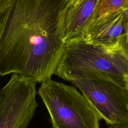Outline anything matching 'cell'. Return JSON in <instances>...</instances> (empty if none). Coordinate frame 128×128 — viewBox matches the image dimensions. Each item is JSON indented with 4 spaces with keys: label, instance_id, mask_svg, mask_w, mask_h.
Here are the masks:
<instances>
[{
    "label": "cell",
    "instance_id": "1",
    "mask_svg": "<svg viewBox=\"0 0 128 128\" xmlns=\"http://www.w3.org/2000/svg\"><path fill=\"white\" fill-rule=\"evenodd\" d=\"M66 0H14L0 16V76L51 79L64 41L60 32Z\"/></svg>",
    "mask_w": 128,
    "mask_h": 128
},
{
    "label": "cell",
    "instance_id": "2",
    "mask_svg": "<svg viewBox=\"0 0 128 128\" xmlns=\"http://www.w3.org/2000/svg\"><path fill=\"white\" fill-rule=\"evenodd\" d=\"M40 84L38 94L53 128H99L98 114L74 86L51 79Z\"/></svg>",
    "mask_w": 128,
    "mask_h": 128
},
{
    "label": "cell",
    "instance_id": "3",
    "mask_svg": "<svg viewBox=\"0 0 128 128\" xmlns=\"http://www.w3.org/2000/svg\"><path fill=\"white\" fill-rule=\"evenodd\" d=\"M108 124L128 123L126 81L99 72L80 74L70 81Z\"/></svg>",
    "mask_w": 128,
    "mask_h": 128
},
{
    "label": "cell",
    "instance_id": "4",
    "mask_svg": "<svg viewBox=\"0 0 128 128\" xmlns=\"http://www.w3.org/2000/svg\"><path fill=\"white\" fill-rule=\"evenodd\" d=\"M93 71L125 80L112 48L108 49L95 44L82 36L64 41L54 74L70 82L80 74Z\"/></svg>",
    "mask_w": 128,
    "mask_h": 128
},
{
    "label": "cell",
    "instance_id": "5",
    "mask_svg": "<svg viewBox=\"0 0 128 128\" xmlns=\"http://www.w3.org/2000/svg\"><path fill=\"white\" fill-rule=\"evenodd\" d=\"M36 82L14 74L0 90V128H28L38 106Z\"/></svg>",
    "mask_w": 128,
    "mask_h": 128
},
{
    "label": "cell",
    "instance_id": "6",
    "mask_svg": "<svg viewBox=\"0 0 128 128\" xmlns=\"http://www.w3.org/2000/svg\"><path fill=\"white\" fill-rule=\"evenodd\" d=\"M126 28L124 10L119 9L93 20L80 36L89 42L109 49L118 45Z\"/></svg>",
    "mask_w": 128,
    "mask_h": 128
},
{
    "label": "cell",
    "instance_id": "7",
    "mask_svg": "<svg viewBox=\"0 0 128 128\" xmlns=\"http://www.w3.org/2000/svg\"><path fill=\"white\" fill-rule=\"evenodd\" d=\"M100 0H80L74 6H66L60 20L62 39L80 36L94 18Z\"/></svg>",
    "mask_w": 128,
    "mask_h": 128
},
{
    "label": "cell",
    "instance_id": "8",
    "mask_svg": "<svg viewBox=\"0 0 128 128\" xmlns=\"http://www.w3.org/2000/svg\"><path fill=\"white\" fill-rule=\"evenodd\" d=\"M128 6V0H100L93 20L108 12L124 9Z\"/></svg>",
    "mask_w": 128,
    "mask_h": 128
},
{
    "label": "cell",
    "instance_id": "9",
    "mask_svg": "<svg viewBox=\"0 0 128 128\" xmlns=\"http://www.w3.org/2000/svg\"><path fill=\"white\" fill-rule=\"evenodd\" d=\"M116 54L120 68L124 74L125 80L128 81V57L119 46L116 49Z\"/></svg>",
    "mask_w": 128,
    "mask_h": 128
},
{
    "label": "cell",
    "instance_id": "10",
    "mask_svg": "<svg viewBox=\"0 0 128 128\" xmlns=\"http://www.w3.org/2000/svg\"><path fill=\"white\" fill-rule=\"evenodd\" d=\"M118 46L122 52L128 57V30H126V32L120 38L118 43Z\"/></svg>",
    "mask_w": 128,
    "mask_h": 128
},
{
    "label": "cell",
    "instance_id": "11",
    "mask_svg": "<svg viewBox=\"0 0 128 128\" xmlns=\"http://www.w3.org/2000/svg\"><path fill=\"white\" fill-rule=\"evenodd\" d=\"M14 0H0V16L10 5Z\"/></svg>",
    "mask_w": 128,
    "mask_h": 128
},
{
    "label": "cell",
    "instance_id": "12",
    "mask_svg": "<svg viewBox=\"0 0 128 128\" xmlns=\"http://www.w3.org/2000/svg\"><path fill=\"white\" fill-rule=\"evenodd\" d=\"M109 128H128V123L120 124L110 125Z\"/></svg>",
    "mask_w": 128,
    "mask_h": 128
},
{
    "label": "cell",
    "instance_id": "13",
    "mask_svg": "<svg viewBox=\"0 0 128 128\" xmlns=\"http://www.w3.org/2000/svg\"><path fill=\"white\" fill-rule=\"evenodd\" d=\"M124 12V16H125V19L126 22V30H128V6L124 8V9H122Z\"/></svg>",
    "mask_w": 128,
    "mask_h": 128
},
{
    "label": "cell",
    "instance_id": "14",
    "mask_svg": "<svg viewBox=\"0 0 128 128\" xmlns=\"http://www.w3.org/2000/svg\"><path fill=\"white\" fill-rule=\"evenodd\" d=\"M80 0H66V5L68 6H74Z\"/></svg>",
    "mask_w": 128,
    "mask_h": 128
},
{
    "label": "cell",
    "instance_id": "15",
    "mask_svg": "<svg viewBox=\"0 0 128 128\" xmlns=\"http://www.w3.org/2000/svg\"><path fill=\"white\" fill-rule=\"evenodd\" d=\"M126 88L127 91L128 92V81H127L126 80Z\"/></svg>",
    "mask_w": 128,
    "mask_h": 128
},
{
    "label": "cell",
    "instance_id": "16",
    "mask_svg": "<svg viewBox=\"0 0 128 128\" xmlns=\"http://www.w3.org/2000/svg\"></svg>",
    "mask_w": 128,
    "mask_h": 128
}]
</instances>
